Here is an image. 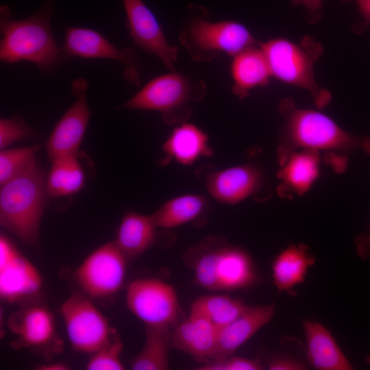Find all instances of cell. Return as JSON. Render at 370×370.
Instances as JSON below:
<instances>
[{
	"label": "cell",
	"mask_w": 370,
	"mask_h": 370,
	"mask_svg": "<svg viewBox=\"0 0 370 370\" xmlns=\"http://www.w3.org/2000/svg\"><path fill=\"white\" fill-rule=\"evenodd\" d=\"M36 133L19 116L0 119V149L22 139L31 138Z\"/></svg>",
	"instance_id": "cell-31"
},
{
	"label": "cell",
	"mask_w": 370,
	"mask_h": 370,
	"mask_svg": "<svg viewBox=\"0 0 370 370\" xmlns=\"http://www.w3.org/2000/svg\"><path fill=\"white\" fill-rule=\"evenodd\" d=\"M354 243L357 255L364 260H370V225L365 232L356 238Z\"/></svg>",
	"instance_id": "cell-35"
},
{
	"label": "cell",
	"mask_w": 370,
	"mask_h": 370,
	"mask_svg": "<svg viewBox=\"0 0 370 370\" xmlns=\"http://www.w3.org/2000/svg\"><path fill=\"white\" fill-rule=\"evenodd\" d=\"M40 146L3 149L0 152V185L18 175L36 162Z\"/></svg>",
	"instance_id": "cell-29"
},
{
	"label": "cell",
	"mask_w": 370,
	"mask_h": 370,
	"mask_svg": "<svg viewBox=\"0 0 370 370\" xmlns=\"http://www.w3.org/2000/svg\"><path fill=\"white\" fill-rule=\"evenodd\" d=\"M36 369L39 370H68L70 367L68 364L64 362H53L47 364H42L37 367Z\"/></svg>",
	"instance_id": "cell-37"
},
{
	"label": "cell",
	"mask_w": 370,
	"mask_h": 370,
	"mask_svg": "<svg viewBox=\"0 0 370 370\" xmlns=\"http://www.w3.org/2000/svg\"><path fill=\"white\" fill-rule=\"evenodd\" d=\"M162 164L173 160L184 166L192 165L201 158L214 154L208 135L199 126L188 121L175 126L162 145Z\"/></svg>",
	"instance_id": "cell-20"
},
{
	"label": "cell",
	"mask_w": 370,
	"mask_h": 370,
	"mask_svg": "<svg viewBox=\"0 0 370 370\" xmlns=\"http://www.w3.org/2000/svg\"><path fill=\"white\" fill-rule=\"evenodd\" d=\"M269 370H301L306 369V365L289 356L278 355L272 357L267 363Z\"/></svg>",
	"instance_id": "cell-34"
},
{
	"label": "cell",
	"mask_w": 370,
	"mask_h": 370,
	"mask_svg": "<svg viewBox=\"0 0 370 370\" xmlns=\"http://www.w3.org/2000/svg\"><path fill=\"white\" fill-rule=\"evenodd\" d=\"M279 112L284 124L279 132L278 160L300 149L325 152L331 162L358 151L370 154V136L350 134L318 110L299 108L286 98Z\"/></svg>",
	"instance_id": "cell-1"
},
{
	"label": "cell",
	"mask_w": 370,
	"mask_h": 370,
	"mask_svg": "<svg viewBox=\"0 0 370 370\" xmlns=\"http://www.w3.org/2000/svg\"><path fill=\"white\" fill-rule=\"evenodd\" d=\"M170 326L145 325V341L141 351L131 362L133 370H166L169 369L171 347Z\"/></svg>",
	"instance_id": "cell-26"
},
{
	"label": "cell",
	"mask_w": 370,
	"mask_h": 370,
	"mask_svg": "<svg viewBox=\"0 0 370 370\" xmlns=\"http://www.w3.org/2000/svg\"><path fill=\"white\" fill-rule=\"evenodd\" d=\"M126 27L134 44L158 58L169 71L175 70L178 47L167 40L158 18L143 0H122Z\"/></svg>",
	"instance_id": "cell-15"
},
{
	"label": "cell",
	"mask_w": 370,
	"mask_h": 370,
	"mask_svg": "<svg viewBox=\"0 0 370 370\" xmlns=\"http://www.w3.org/2000/svg\"><path fill=\"white\" fill-rule=\"evenodd\" d=\"M77 158L78 156H68L51 161V166L47 175L49 195L66 197L81 190L85 175Z\"/></svg>",
	"instance_id": "cell-27"
},
{
	"label": "cell",
	"mask_w": 370,
	"mask_h": 370,
	"mask_svg": "<svg viewBox=\"0 0 370 370\" xmlns=\"http://www.w3.org/2000/svg\"><path fill=\"white\" fill-rule=\"evenodd\" d=\"M275 312L274 304L247 306L241 315L218 330L217 349L212 360L234 355L238 348L273 319Z\"/></svg>",
	"instance_id": "cell-18"
},
{
	"label": "cell",
	"mask_w": 370,
	"mask_h": 370,
	"mask_svg": "<svg viewBox=\"0 0 370 370\" xmlns=\"http://www.w3.org/2000/svg\"><path fill=\"white\" fill-rule=\"evenodd\" d=\"M48 195L47 175L36 161L25 171L1 185V226L23 242L37 247Z\"/></svg>",
	"instance_id": "cell-4"
},
{
	"label": "cell",
	"mask_w": 370,
	"mask_h": 370,
	"mask_svg": "<svg viewBox=\"0 0 370 370\" xmlns=\"http://www.w3.org/2000/svg\"><path fill=\"white\" fill-rule=\"evenodd\" d=\"M323 0H290L291 7L302 5L306 12V21L310 24H316L322 18Z\"/></svg>",
	"instance_id": "cell-33"
},
{
	"label": "cell",
	"mask_w": 370,
	"mask_h": 370,
	"mask_svg": "<svg viewBox=\"0 0 370 370\" xmlns=\"http://www.w3.org/2000/svg\"><path fill=\"white\" fill-rule=\"evenodd\" d=\"M258 45L266 57L272 77L308 90L319 109L330 103L331 93L319 86L314 78V64L323 53L320 42L306 36L299 42L275 38L258 42Z\"/></svg>",
	"instance_id": "cell-7"
},
{
	"label": "cell",
	"mask_w": 370,
	"mask_h": 370,
	"mask_svg": "<svg viewBox=\"0 0 370 370\" xmlns=\"http://www.w3.org/2000/svg\"><path fill=\"white\" fill-rule=\"evenodd\" d=\"M247 307L241 301L226 295H206L196 299L190 313L208 320L218 329L232 322Z\"/></svg>",
	"instance_id": "cell-28"
},
{
	"label": "cell",
	"mask_w": 370,
	"mask_h": 370,
	"mask_svg": "<svg viewBox=\"0 0 370 370\" xmlns=\"http://www.w3.org/2000/svg\"><path fill=\"white\" fill-rule=\"evenodd\" d=\"M186 258L194 284L213 291H232L254 285L258 279L254 260L245 249L220 236H208L191 247Z\"/></svg>",
	"instance_id": "cell-3"
},
{
	"label": "cell",
	"mask_w": 370,
	"mask_h": 370,
	"mask_svg": "<svg viewBox=\"0 0 370 370\" xmlns=\"http://www.w3.org/2000/svg\"><path fill=\"white\" fill-rule=\"evenodd\" d=\"M128 262L114 242H108L84 260L73 272V279L89 297L107 298L121 288Z\"/></svg>",
	"instance_id": "cell-8"
},
{
	"label": "cell",
	"mask_w": 370,
	"mask_h": 370,
	"mask_svg": "<svg viewBox=\"0 0 370 370\" xmlns=\"http://www.w3.org/2000/svg\"><path fill=\"white\" fill-rule=\"evenodd\" d=\"M55 0H46L36 13L13 19L8 6L0 8V60L6 64L34 63L44 73H51L68 58L54 39L51 16Z\"/></svg>",
	"instance_id": "cell-2"
},
{
	"label": "cell",
	"mask_w": 370,
	"mask_h": 370,
	"mask_svg": "<svg viewBox=\"0 0 370 370\" xmlns=\"http://www.w3.org/2000/svg\"><path fill=\"white\" fill-rule=\"evenodd\" d=\"M43 286L42 275L5 235L0 236V297L7 303L32 302Z\"/></svg>",
	"instance_id": "cell-12"
},
{
	"label": "cell",
	"mask_w": 370,
	"mask_h": 370,
	"mask_svg": "<svg viewBox=\"0 0 370 370\" xmlns=\"http://www.w3.org/2000/svg\"><path fill=\"white\" fill-rule=\"evenodd\" d=\"M230 74L233 82L232 92L241 100L248 97L250 90L267 86L272 77L258 44L232 57Z\"/></svg>",
	"instance_id": "cell-23"
},
{
	"label": "cell",
	"mask_w": 370,
	"mask_h": 370,
	"mask_svg": "<svg viewBox=\"0 0 370 370\" xmlns=\"http://www.w3.org/2000/svg\"><path fill=\"white\" fill-rule=\"evenodd\" d=\"M218 328L201 316H189L171 329V346L189 354L201 364L211 360L216 352Z\"/></svg>",
	"instance_id": "cell-17"
},
{
	"label": "cell",
	"mask_w": 370,
	"mask_h": 370,
	"mask_svg": "<svg viewBox=\"0 0 370 370\" xmlns=\"http://www.w3.org/2000/svg\"><path fill=\"white\" fill-rule=\"evenodd\" d=\"M306 342L308 363L319 370H352L349 360L343 354L329 330L319 322H302Z\"/></svg>",
	"instance_id": "cell-21"
},
{
	"label": "cell",
	"mask_w": 370,
	"mask_h": 370,
	"mask_svg": "<svg viewBox=\"0 0 370 370\" xmlns=\"http://www.w3.org/2000/svg\"><path fill=\"white\" fill-rule=\"evenodd\" d=\"M123 348L121 341L112 338L97 351L91 354L85 367L88 370H123L124 365L121 360Z\"/></svg>",
	"instance_id": "cell-30"
},
{
	"label": "cell",
	"mask_w": 370,
	"mask_h": 370,
	"mask_svg": "<svg viewBox=\"0 0 370 370\" xmlns=\"http://www.w3.org/2000/svg\"><path fill=\"white\" fill-rule=\"evenodd\" d=\"M179 39L197 62H210L222 54L234 57L258 44L243 24L232 20L213 21L206 8L193 3L188 5Z\"/></svg>",
	"instance_id": "cell-5"
},
{
	"label": "cell",
	"mask_w": 370,
	"mask_h": 370,
	"mask_svg": "<svg viewBox=\"0 0 370 370\" xmlns=\"http://www.w3.org/2000/svg\"><path fill=\"white\" fill-rule=\"evenodd\" d=\"M209 209L204 195L185 194L165 201L151 216L159 228L169 230L204 219Z\"/></svg>",
	"instance_id": "cell-25"
},
{
	"label": "cell",
	"mask_w": 370,
	"mask_h": 370,
	"mask_svg": "<svg viewBox=\"0 0 370 370\" xmlns=\"http://www.w3.org/2000/svg\"><path fill=\"white\" fill-rule=\"evenodd\" d=\"M62 48L68 58L118 61L123 66V77L125 81L136 86L141 84L142 67L134 48L120 49L97 30L83 27H66Z\"/></svg>",
	"instance_id": "cell-11"
},
{
	"label": "cell",
	"mask_w": 370,
	"mask_h": 370,
	"mask_svg": "<svg viewBox=\"0 0 370 370\" xmlns=\"http://www.w3.org/2000/svg\"><path fill=\"white\" fill-rule=\"evenodd\" d=\"M23 305L8 321L9 330L16 336L14 347L36 350L51 348L58 341L53 313L46 306L35 301Z\"/></svg>",
	"instance_id": "cell-16"
},
{
	"label": "cell",
	"mask_w": 370,
	"mask_h": 370,
	"mask_svg": "<svg viewBox=\"0 0 370 370\" xmlns=\"http://www.w3.org/2000/svg\"><path fill=\"white\" fill-rule=\"evenodd\" d=\"M88 87L85 78L79 77L72 82L71 90L75 101L58 121L46 143L51 161L68 156H79L91 116L86 97Z\"/></svg>",
	"instance_id": "cell-14"
},
{
	"label": "cell",
	"mask_w": 370,
	"mask_h": 370,
	"mask_svg": "<svg viewBox=\"0 0 370 370\" xmlns=\"http://www.w3.org/2000/svg\"><path fill=\"white\" fill-rule=\"evenodd\" d=\"M260 361L257 359L230 356L225 358L213 359L201 364L199 370H260L263 369Z\"/></svg>",
	"instance_id": "cell-32"
},
{
	"label": "cell",
	"mask_w": 370,
	"mask_h": 370,
	"mask_svg": "<svg viewBox=\"0 0 370 370\" xmlns=\"http://www.w3.org/2000/svg\"><path fill=\"white\" fill-rule=\"evenodd\" d=\"M60 312L71 347L78 352L92 354L113 338L108 320L85 294H72Z\"/></svg>",
	"instance_id": "cell-9"
},
{
	"label": "cell",
	"mask_w": 370,
	"mask_h": 370,
	"mask_svg": "<svg viewBox=\"0 0 370 370\" xmlns=\"http://www.w3.org/2000/svg\"><path fill=\"white\" fill-rule=\"evenodd\" d=\"M315 260L308 246L303 243L289 245L282 250L271 266L273 284L278 291L295 295V287L305 280Z\"/></svg>",
	"instance_id": "cell-24"
},
{
	"label": "cell",
	"mask_w": 370,
	"mask_h": 370,
	"mask_svg": "<svg viewBox=\"0 0 370 370\" xmlns=\"http://www.w3.org/2000/svg\"><path fill=\"white\" fill-rule=\"evenodd\" d=\"M158 229L151 215L127 211L121 219L114 242L128 261H132L156 244Z\"/></svg>",
	"instance_id": "cell-22"
},
{
	"label": "cell",
	"mask_w": 370,
	"mask_h": 370,
	"mask_svg": "<svg viewBox=\"0 0 370 370\" xmlns=\"http://www.w3.org/2000/svg\"><path fill=\"white\" fill-rule=\"evenodd\" d=\"M207 95V85L175 70L158 75L146 83L120 108L156 111L167 125L188 121L193 106Z\"/></svg>",
	"instance_id": "cell-6"
},
{
	"label": "cell",
	"mask_w": 370,
	"mask_h": 370,
	"mask_svg": "<svg viewBox=\"0 0 370 370\" xmlns=\"http://www.w3.org/2000/svg\"><path fill=\"white\" fill-rule=\"evenodd\" d=\"M321 162V153L308 149L294 151L280 160L278 193L284 197L306 193L319 176Z\"/></svg>",
	"instance_id": "cell-19"
},
{
	"label": "cell",
	"mask_w": 370,
	"mask_h": 370,
	"mask_svg": "<svg viewBox=\"0 0 370 370\" xmlns=\"http://www.w3.org/2000/svg\"><path fill=\"white\" fill-rule=\"evenodd\" d=\"M354 1L359 12L365 20L366 25H370V0H352Z\"/></svg>",
	"instance_id": "cell-36"
},
{
	"label": "cell",
	"mask_w": 370,
	"mask_h": 370,
	"mask_svg": "<svg viewBox=\"0 0 370 370\" xmlns=\"http://www.w3.org/2000/svg\"><path fill=\"white\" fill-rule=\"evenodd\" d=\"M126 304L145 325L173 327L178 322L180 307L175 290L159 279L132 281L127 288Z\"/></svg>",
	"instance_id": "cell-10"
},
{
	"label": "cell",
	"mask_w": 370,
	"mask_h": 370,
	"mask_svg": "<svg viewBox=\"0 0 370 370\" xmlns=\"http://www.w3.org/2000/svg\"><path fill=\"white\" fill-rule=\"evenodd\" d=\"M197 175L213 199L228 205L257 199L266 186L262 170L251 162L221 169L206 168Z\"/></svg>",
	"instance_id": "cell-13"
}]
</instances>
